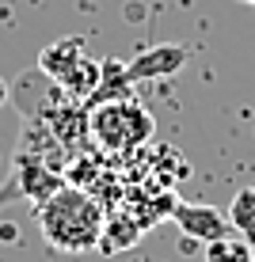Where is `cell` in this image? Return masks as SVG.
Segmentation results:
<instances>
[{"label": "cell", "instance_id": "5b68a950", "mask_svg": "<svg viewBox=\"0 0 255 262\" xmlns=\"http://www.w3.org/2000/svg\"><path fill=\"white\" fill-rule=\"evenodd\" d=\"M80 57H84V38H57L38 53V72L50 76L53 84H61L80 65Z\"/></svg>", "mask_w": 255, "mask_h": 262}, {"label": "cell", "instance_id": "ba28073f", "mask_svg": "<svg viewBox=\"0 0 255 262\" xmlns=\"http://www.w3.org/2000/svg\"><path fill=\"white\" fill-rule=\"evenodd\" d=\"M206 262H255V247L244 236H225L206 243Z\"/></svg>", "mask_w": 255, "mask_h": 262}, {"label": "cell", "instance_id": "6da1fadb", "mask_svg": "<svg viewBox=\"0 0 255 262\" xmlns=\"http://www.w3.org/2000/svg\"><path fill=\"white\" fill-rule=\"evenodd\" d=\"M38 228L50 247L65 251V255H84L103 243L107 213L88 190L80 186H61L46 202H38Z\"/></svg>", "mask_w": 255, "mask_h": 262}, {"label": "cell", "instance_id": "30bf717a", "mask_svg": "<svg viewBox=\"0 0 255 262\" xmlns=\"http://www.w3.org/2000/svg\"><path fill=\"white\" fill-rule=\"evenodd\" d=\"M248 4H255V0H248Z\"/></svg>", "mask_w": 255, "mask_h": 262}, {"label": "cell", "instance_id": "52a82bcc", "mask_svg": "<svg viewBox=\"0 0 255 262\" xmlns=\"http://www.w3.org/2000/svg\"><path fill=\"white\" fill-rule=\"evenodd\" d=\"M138 236H141V221H130V216H122V213H107V228H103V243H99V247L103 251H122Z\"/></svg>", "mask_w": 255, "mask_h": 262}, {"label": "cell", "instance_id": "9c48e42d", "mask_svg": "<svg viewBox=\"0 0 255 262\" xmlns=\"http://www.w3.org/2000/svg\"><path fill=\"white\" fill-rule=\"evenodd\" d=\"M8 95H12V88H8V80H4V76H0V106H4V103H8Z\"/></svg>", "mask_w": 255, "mask_h": 262}, {"label": "cell", "instance_id": "3957f363", "mask_svg": "<svg viewBox=\"0 0 255 262\" xmlns=\"http://www.w3.org/2000/svg\"><path fill=\"white\" fill-rule=\"evenodd\" d=\"M171 216H175L179 232L190 243H217L225 236H232V224L229 216L213 205H194V202H175L171 205Z\"/></svg>", "mask_w": 255, "mask_h": 262}, {"label": "cell", "instance_id": "8992f818", "mask_svg": "<svg viewBox=\"0 0 255 262\" xmlns=\"http://www.w3.org/2000/svg\"><path fill=\"white\" fill-rule=\"evenodd\" d=\"M229 224L236 236H244L255 247V186H240V190L232 194V205H229Z\"/></svg>", "mask_w": 255, "mask_h": 262}, {"label": "cell", "instance_id": "277c9868", "mask_svg": "<svg viewBox=\"0 0 255 262\" xmlns=\"http://www.w3.org/2000/svg\"><path fill=\"white\" fill-rule=\"evenodd\" d=\"M187 61V50L183 46H152L149 53H141L138 61H130L126 65V76L133 80H152V76H171V72H179Z\"/></svg>", "mask_w": 255, "mask_h": 262}, {"label": "cell", "instance_id": "7a4b0ae2", "mask_svg": "<svg viewBox=\"0 0 255 262\" xmlns=\"http://www.w3.org/2000/svg\"><path fill=\"white\" fill-rule=\"evenodd\" d=\"M88 133L103 152L114 156H130V152L145 148L156 133V122L145 111L138 99H111V103H99L88 111Z\"/></svg>", "mask_w": 255, "mask_h": 262}]
</instances>
